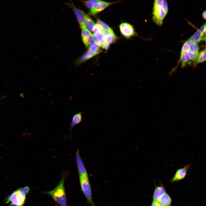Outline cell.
Returning <instances> with one entry per match:
<instances>
[{"instance_id":"obj_1","label":"cell","mask_w":206,"mask_h":206,"mask_svg":"<svg viewBox=\"0 0 206 206\" xmlns=\"http://www.w3.org/2000/svg\"><path fill=\"white\" fill-rule=\"evenodd\" d=\"M168 6L166 0H154L152 19L157 25L161 26L168 12Z\"/></svg>"},{"instance_id":"obj_2","label":"cell","mask_w":206,"mask_h":206,"mask_svg":"<svg viewBox=\"0 0 206 206\" xmlns=\"http://www.w3.org/2000/svg\"><path fill=\"white\" fill-rule=\"evenodd\" d=\"M65 176H63L58 185L52 190L45 192L60 206H67L64 186Z\"/></svg>"},{"instance_id":"obj_3","label":"cell","mask_w":206,"mask_h":206,"mask_svg":"<svg viewBox=\"0 0 206 206\" xmlns=\"http://www.w3.org/2000/svg\"><path fill=\"white\" fill-rule=\"evenodd\" d=\"M30 190L28 186L15 190L5 199V203L11 206H23L25 204L27 194Z\"/></svg>"},{"instance_id":"obj_4","label":"cell","mask_w":206,"mask_h":206,"mask_svg":"<svg viewBox=\"0 0 206 206\" xmlns=\"http://www.w3.org/2000/svg\"><path fill=\"white\" fill-rule=\"evenodd\" d=\"M80 187L87 200V202L92 206L94 203L92 199L91 187L88 177L79 176Z\"/></svg>"},{"instance_id":"obj_5","label":"cell","mask_w":206,"mask_h":206,"mask_svg":"<svg viewBox=\"0 0 206 206\" xmlns=\"http://www.w3.org/2000/svg\"><path fill=\"white\" fill-rule=\"evenodd\" d=\"M70 1V2L66 3L65 5L74 12L82 30L86 29L84 25V12L75 7L71 0Z\"/></svg>"},{"instance_id":"obj_6","label":"cell","mask_w":206,"mask_h":206,"mask_svg":"<svg viewBox=\"0 0 206 206\" xmlns=\"http://www.w3.org/2000/svg\"><path fill=\"white\" fill-rule=\"evenodd\" d=\"M118 2H109L100 0L99 1L95 3L92 8L89 10L90 14L92 15H95L110 6Z\"/></svg>"},{"instance_id":"obj_7","label":"cell","mask_w":206,"mask_h":206,"mask_svg":"<svg viewBox=\"0 0 206 206\" xmlns=\"http://www.w3.org/2000/svg\"><path fill=\"white\" fill-rule=\"evenodd\" d=\"M119 28L122 34L126 38H129L136 34L133 27L129 23H121L120 25Z\"/></svg>"},{"instance_id":"obj_8","label":"cell","mask_w":206,"mask_h":206,"mask_svg":"<svg viewBox=\"0 0 206 206\" xmlns=\"http://www.w3.org/2000/svg\"><path fill=\"white\" fill-rule=\"evenodd\" d=\"M191 165L190 164H187L183 167L178 169L173 178L170 180V181L172 183H174L184 179Z\"/></svg>"},{"instance_id":"obj_9","label":"cell","mask_w":206,"mask_h":206,"mask_svg":"<svg viewBox=\"0 0 206 206\" xmlns=\"http://www.w3.org/2000/svg\"><path fill=\"white\" fill-rule=\"evenodd\" d=\"M76 159L79 176L88 177V174L78 150L76 153Z\"/></svg>"},{"instance_id":"obj_10","label":"cell","mask_w":206,"mask_h":206,"mask_svg":"<svg viewBox=\"0 0 206 206\" xmlns=\"http://www.w3.org/2000/svg\"><path fill=\"white\" fill-rule=\"evenodd\" d=\"M205 28L204 24L188 39L190 41L195 42L198 44L201 40L203 36V31Z\"/></svg>"},{"instance_id":"obj_11","label":"cell","mask_w":206,"mask_h":206,"mask_svg":"<svg viewBox=\"0 0 206 206\" xmlns=\"http://www.w3.org/2000/svg\"><path fill=\"white\" fill-rule=\"evenodd\" d=\"M165 190L163 185L160 184L155 189L153 196V200L159 201L161 197L165 193Z\"/></svg>"},{"instance_id":"obj_12","label":"cell","mask_w":206,"mask_h":206,"mask_svg":"<svg viewBox=\"0 0 206 206\" xmlns=\"http://www.w3.org/2000/svg\"><path fill=\"white\" fill-rule=\"evenodd\" d=\"M103 33L104 40L108 44L112 43L116 41V37L113 31L104 30Z\"/></svg>"},{"instance_id":"obj_13","label":"cell","mask_w":206,"mask_h":206,"mask_svg":"<svg viewBox=\"0 0 206 206\" xmlns=\"http://www.w3.org/2000/svg\"><path fill=\"white\" fill-rule=\"evenodd\" d=\"M98 53H99L92 52L88 50L77 60L76 64L77 65L80 64L90 59Z\"/></svg>"},{"instance_id":"obj_14","label":"cell","mask_w":206,"mask_h":206,"mask_svg":"<svg viewBox=\"0 0 206 206\" xmlns=\"http://www.w3.org/2000/svg\"><path fill=\"white\" fill-rule=\"evenodd\" d=\"M82 121V116L81 112H79L74 114L72 117V122L70 124L69 128L70 132L72 130L75 125L79 124Z\"/></svg>"},{"instance_id":"obj_15","label":"cell","mask_w":206,"mask_h":206,"mask_svg":"<svg viewBox=\"0 0 206 206\" xmlns=\"http://www.w3.org/2000/svg\"><path fill=\"white\" fill-rule=\"evenodd\" d=\"M84 25L85 28L89 31H92L93 28L95 24L94 21L90 18L88 15L84 13Z\"/></svg>"},{"instance_id":"obj_16","label":"cell","mask_w":206,"mask_h":206,"mask_svg":"<svg viewBox=\"0 0 206 206\" xmlns=\"http://www.w3.org/2000/svg\"><path fill=\"white\" fill-rule=\"evenodd\" d=\"M159 202L161 206H171V199L169 195L166 193L161 197Z\"/></svg>"},{"instance_id":"obj_17","label":"cell","mask_w":206,"mask_h":206,"mask_svg":"<svg viewBox=\"0 0 206 206\" xmlns=\"http://www.w3.org/2000/svg\"><path fill=\"white\" fill-rule=\"evenodd\" d=\"M190 60V59L187 52L181 54L179 62L181 63V67H185L186 64L189 62Z\"/></svg>"},{"instance_id":"obj_18","label":"cell","mask_w":206,"mask_h":206,"mask_svg":"<svg viewBox=\"0 0 206 206\" xmlns=\"http://www.w3.org/2000/svg\"><path fill=\"white\" fill-rule=\"evenodd\" d=\"M206 60V48L201 51L197 57L196 63L197 64L202 62Z\"/></svg>"},{"instance_id":"obj_19","label":"cell","mask_w":206,"mask_h":206,"mask_svg":"<svg viewBox=\"0 0 206 206\" xmlns=\"http://www.w3.org/2000/svg\"><path fill=\"white\" fill-rule=\"evenodd\" d=\"M80 0L86 6L89 10L92 8L95 3L100 1V0Z\"/></svg>"},{"instance_id":"obj_20","label":"cell","mask_w":206,"mask_h":206,"mask_svg":"<svg viewBox=\"0 0 206 206\" xmlns=\"http://www.w3.org/2000/svg\"><path fill=\"white\" fill-rule=\"evenodd\" d=\"M100 47L94 42H92L90 45L88 50L93 52L100 53Z\"/></svg>"},{"instance_id":"obj_21","label":"cell","mask_w":206,"mask_h":206,"mask_svg":"<svg viewBox=\"0 0 206 206\" xmlns=\"http://www.w3.org/2000/svg\"><path fill=\"white\" fill-rule=\"evenodd\" d=\"M93 39L95 43L104 40L103 33L97 32L93 34Z\"/></svg>"},{"instance_id":"obj_22","label":"cell","mask_w":206,"mask_h":206,"mask_svg":"<svg viewBox=\"0 0 206 206\" xmlns=\"http://www.w3.org/2000/svg\"><path fill=\"white\" fill-rule=\"evenodd\" d=\"M93 39V34L91 33L88 36L82 38L83 42L86 47L91 43Z\"/></svg>"},{"instance_id":"obj_23","label":"cell","mask_w":206,"mask_h":206,"mask_svg":"<svg viewBox=\"0 0 206 206\" xmlns=\"http://www.w3.org/2000/svg\"><path fill=\"white\" fill-rule=\"evenodd\" d=\"M188 50L198 53L199 47L197 44L194 42L190 41Z\"/></svg>"},{"instance_id":"obj_24","label":"cell","mask_w":206,"mask_h":206,"mask_svg":"<svg viewBox=\"0 0 206 206\" xmlns=\"http://www.w3.org/2000/svg\"><path fill=\"white\" fill-rule=\"evenodd\" d=\"M96 23L99 25L104 30H107L110 31H113L107 24L100 19H98L97 20Z\"/></svg>"},{"instance_id":"obj_25","label":"cell","mask_w":206,"mask_h":206,"mask_svg":"<svg viewBox=\"0 0 206 206\" xmlns=\"http://www.w3.org/2000/svg\"><path fill=\"white\" fill-rule=\"evenodd\" d=\"M104 31V30L99 25L96 23L95 24L94 26L92 31L94 34L97 32H102L103 33Z\"/></svg>"},{"instance_id":"obj_26","label":"cell","mask_w":206,"mask_h":206,"mask_svg":"<svg viewBox=\"0 0 206 206\" xmlns=\"http://www.w3.org/2000/svg\"><path fill=\"white\" fill-rule=\"evenodd\" d=\"M190 41L189 40L186 41L183 44L181 49V54L187 52L189 49Z\"/></svg>"},{"instance_id":"obj_27","label":"cell","mask_w":206,"mask_h":206,"mask_svg":"<svg viewBox=\"0 0 206 206\" xmlns=\"http://www.w3.org/2000/svg\"><path fill=\"white\" fill-rule=\"evenodd\" d=\"M188 54L190 59L192 61H194L197 58L198 53H195L188 50L187 52Z\"/></svg>"},{"instance_id":"obj_28","label":"cell","mask_w":206,"mask_h":206,"mask_svg":"<svg viewBox=\"0 0 206 206\" xmlns=\"http://www.w3.org/2000/svg\"><path fill=\"white\" fill-rule=\"evenodd\" d=\"M92 33L86 29H82L81 36L82 38L89 35Z\"/></svg>"},{"instance_id":"obj_29","label":"cell","mask_w":206,"mask_h":206,"mask_svg":"<svg viewBox=\"0 0 206 206\" xmlns=\"http://www.w3.org/2000/svg\"><path fill=\"white\" fill-rule=\"evenodd\" d=\"M151 206H161L159 202L153 200Z\"/></svg>"},{"instance_id":"obj_30","label":"cell","mask_w":206,"mask_h":206,"mask_svg":"<svg viewBox=\"0 0 206 206\" xmlns=\"http://www.w3.org/2000/svg\"><path fill=\"white\" fill-rule=\"evenodd\" d=\"M202 17L203 18L206 20V10L204 11L203 13L202 14Z\"/></svg>"},{"instance_id":"obj_31","label":"cell","mask_w":206,"mask_h":206,"mask_svg":"<svg viewBox=\"0 0 206 206\" xmlns=\"http://www.w3.org/2000/svg\"><path fill=\"white\" fill-rule=\"evenodd\" d=\"M109 47V44H108V43H107L105 45V46H104L103 48L107 50L108 49Z\"/></svg>"},{"instance_id":"obj_32","label":"cell","mask_w":206,"mask_h":206,"mask_svg":"<svg viewBox=\"0 0 206 206\" xmlns=\"http://www.w3.org/2000/svg\"><path fill=\"white\" fill-rule=\"evenodd\" d=\"M202 40H204L206 43V36L203 37Z\"/></svg>"}]
</instances>
